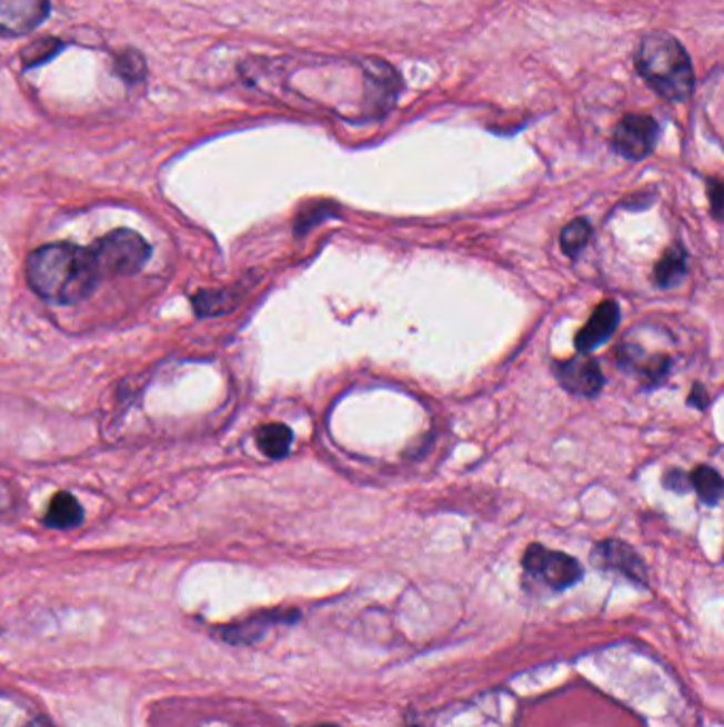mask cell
I'll return each instance as SVG.
<instances>
[{
	"label": "cell",
	"mask_w": 724,
	"mask_h": 727,
	"mask_svg": "<svg viewBox=\"0 0 724 727\" xmlns=\"http://www.w3.org/2000/svg\"><path fill=\"white\" fill-rule=\"evenodd\" d=\"M595 561L605 570H616L629 581L646 582V564L621 540H604L595 547Z\"/></svg>",
	"instance_id": "cell-8"
},
{
	"label": "cell",
	"mask_w": 724,
	"mask_h": 727,
	"mask_svg": "<svg viewBox=\"0 0 724 727\" xmlns=\"http://www.w3.org/2000/svg\"><path fill=\"white\" fill-rule=\"evenodd\" d=\"M32 291L56 305H74L92 296L100 281V270L92 249L71 242H56L37 249L26 265Z\"/></svg>",
	"instance_id": "cell-1"
},
{
	"label": "cell",
	"mask_w": 724,
	"mask_h": 727,
	"mask_svg": "<svg viewBox=\"0 0 724 727\" xmlns=\"http://www.w3.org/2000/svg\"><path fill=\"white\" fill-rule=\"evenodd\" d=\"M255 440H258V447H260V451L264 456L272 458V460H279V458H285L290 454L293 435H291L290 428L283 426V424H267V426H262L258 430Z\"/></svg>",
	"instance_id": "cell-12"
},
{
	"label": "cell",
	"mask_w": 724,
	"mask_h": 727,
	"mask_svg": "<svg viewBox=\"0 0 724 727\" xmlns=\"http://www.w3.org/2000/svg\"><path fill=\"white\" fill-rule=\"evenodd\" d=\"M26 727H53V726L49 724L46 717H39V719H34V721H30V724H28V726Z\"/></svg>",
	"instance_id": "cell-21"
},
{
	"label": "cell",
	"mask_w": 724,
	"mask_h": 727,
	"mask_svg": "<svg viewBox=\"0 0 724 727\" xmlns=\"http://www.w3.org/2000/svg\"><path fill=\"white\" fill-rule=\"evenodd\" d=\"M621 323V309L616 302L605 300L602 302L591 319L582 326L579 335H576V349L580 353H591L597 347H602L605 340L614 335V330Z\"/></svg>",
	"instance_id": "cell-9"
},
{
	"label": "cell",
	"mask_w": 724,
	"mask_h": 727,
	"mask_svg": "<svg viewBox=\"0 0 724 727\" xmlns=\"http://www.w3.org/2000/svg\"><path fill=\"white\" fill-rule=\"evenodd\" d=\"M523 568L535 577L537 581L544 582L546 587L561 591L582 579V566L576 558L561 554V551H551L542 545H532L525 556H523Z\"/></svg>",
	"instance_id": "cell-4"
},
{
	"label": "cell",
	"mask_w": 724,
	"mask_h": 727,
	"mask_svg": "<svg viewBox=\"0 0 724 727\" xmlns=\"http://www.w3.org/2000/svg\"><path fill=\"white\" fill-rule=\"evenodd\" d=\"M316 727H336V726H316Z\"/></svg>",
	"instance_id": "cell-22"
},
{
	"label": "cell",
	"mask_w": 724,
	"mask_h": 727,
	"mask_svg": "<svg viewBox=\"0 0 724 727\" xmlns=\"http://www.w3.org/2000/svg\"><path fill=\"white\" fill-rule=\"evenodd\" d=\"M656 135L658 126L648 116H627L619 121L612 146L627 160H642L651 153Z\"/></svg>",
	"instance_id": "cell-5"
},
{
	"label": "cell",
	"mask_w": 724,
	"mask_h": 727,
	"mask_svg": "<svg viewBox=\"0 0 724 727\" xmlns=\"http://www.w3.org/2000/svg\"><path fill=\"white\" fill-rule=\"evenodd\" d=\"M100 275H137L151 258L149 242L134 230H113L92 247Z\"/></svg>",
	"instance_id": "cell-3"
},
{
	"label": "cell",
	"mask_w": 724,
	"mask_h": 727,
	"mask_svg": "<svg viewBox=\"0 0 724 727\" xmlns=\"http://www.w3.org/2000/svg\"><path fill=\"white\" fill-rule=\"evenodd\" d=\"M115 71L120 77L130 83H139L145 77V60L141 53L128 49L118 56L115 60Z\"/></svg>",
	"instance_id": "cell-16"
},
{
	"label": "cell",
	"mask_w": 724,
	"mask_h": 727,
	"mask_svg": "<svg viewBox=\"0 0 724 727\" xmlns=\"http://www.w3.org/2000/svg\"><path fill=\"white\" fill-rule=\"evenodd\" d=\"M688 405L691 407H697V409H705V405H707V391L703 389L701 384H697L695 389H693V394L688 396Z\"/></svg>",
	"instance_id": "cell-20"
},
{
	"label": "cell",
	"mask_w": 724,
	"mask_h": 727,
	"mask_svg": "<svg viewBox=\"0 0 724 727\" xmlns=\"http://www.w3.org/2000/svg\"><path fill=\"white\" fill-rule=\"evenodd\" d=\"M635 69L658 97L684 102L695 90L691 58L682 43L667 32H651L635 51Z\"/></svg>",
	"instance_id": "cell-2"
},
{
	"label": "cell",
	"mask_w": 724,
	"mask_h": 727,
	"mask_svg": "<svg viewBox=\"0 0 724 727\" xmlns=\"http://www.w3.org/2000/svg\"><path fill=\"white\" fill-rule=\"evenodd\" d=\"M686 272H688V267H686V253H684V249L672 247L656 262L654 272H652V279H654V283L658 288L667 290V288L677 286L686 277Z\"/></svg>",
	"instance_id": "cell-11"
},
{
	"label": "cell",
	"mask_w": 724,
	"mask_h": 727,
	"mask_svg": "<svg viewBox=\"0 0 724 727\" xmlns=\"http://www.w3.org/2000/svg\"><path fill=\"white\" fill-rule=\"evenodd\" d=\"M691 485L700 494L701 502H705L710 507H716L718 500L723 498V477L712 466H700V468H695L691 472Z\"/></svg>",
	"instance_id": "cell-13"
},
{
	"label": "cell",
	"mask_w": 724,
	"mask_h": 727,
	"mask_svg": "<svg viewBox=\"0 0 724 727\" xmlns=\"http://www.w3.org/2000/svg\"><path fill=\"white\" fill-rule=\"evenodd\" d=\"M279 619L285 621L283 615H260V617H253V619H249L244 624H239V626H232V628L223 630V638L228 643H234V645H239V643H253V640H258L264 634V630H268V626L272 621H279Z\"/></svg>",
	"instance_id": "cell-14"
},
{
	"label": "cell",
	"mask_w": 724,
	"mask_h": 727,
	"mask_svg": "<svg viewBox=\"0 0 724 727\" xmlns=\"http://www.w3.org/2000/svg\"><path fill=\"white\" fill-rule=\"evenodd\" d=\"M710 200H712V213H714V218H721V211H723V186H721V181H712V186H710Z\"/></svg>",
	"instance_id": "cell-19"
},
{
	"label": "cell",
	"mask_w": 724,
	"mask_h": 727,
	"mask_svg": "<svg viewBox=\"0 0 724 727\" xmlns=\"http://www.w3.org/2000/svg\"><path fill=\"white\" fill-rule=\"evenodd\" d=\"M591 235H593V228H591L589 219H574L561 232V249L570 258H576V256H580L586 249V245L591 241Z\"/></svg>",
	"instance_id": "cell-15"
},
{
	"label": "cell",
	"mask_w": 724,
	"mask_h": 727,
	"mask_svg": "<svg viewBox=\"0 0 724 727\" xmlns=\"http://www.w3.org/2000/svg\"><path fill=\"white\" fill-rule=\"evenodd\" d=\"M83 521V509L81 505L77 502V498L67 494V491H60L51 498L49 502L48 512H46V524L49 528H56V530H69V528H74Z\"/></svg>",
	"instance_id": "cell-10"
},
{
	"label": "cell",
	"mask_w": 724,
	"mask_h": 727,
	"mask_svg": "<svg viewBox=\"0 0 724 727\" xmlns=\"http://www.w3.org/2000/svg\"><path fill=\"white\" fill-rule=\"evenodd\" d=\"M663 484H665L667 489H674V491L684 494V491L691 489V475L688 472H682V470H672V472L665 475Z\"/></svg>",
	"instance_id": "cell-18"
},
{
	"label": "cell",
	"mask_w": 724,
	"mask_h": 727,
	"mask_svg": "<svg viewBox=\"0 0 724 727\" xmlns=\"http://www.w3.org/2000/svg\"><path fill=\"white\" fill-rule=\"evenodd\" d=\"M553 372L559 384L576 396L593 398L604 389V372L597 360L589 358V353H580L572 360L553 362Z\"/></svg>",
	"instance_id": "cell-6"
},
{
	"label": "cell",
	"mask_w": 724,
	"mask_h": 727,
	"mask_svg": "<svg viewBox=\"0 0 724 727\" xmlns=\"http://www.w3.org/2000/svg\"><path fill=\"white\" fill-rule=\"evenodd\" d=\"M58 48H60V43L56 39H41L39 43H32L22 53V62H24L26 69H32L37 64H43L46 60H49L58 51Z\"/></svg>",
	"instance_id": "cell-17"
},
{
	"label": "cell",
	"mask_w": 724,
	"mask_h": 727,
	"mask_svg": "<svg viewBox=\"0 0 724 727\" xmlns=\"http://www.w3.org/2000/svg\"><path fill=\"white\" fill-rule=\"evenodd\" d=\"M49 0H0V37H24L48 20Z\"/></svg>",
	"instance_id": "cell-7"
}]
</instances>
